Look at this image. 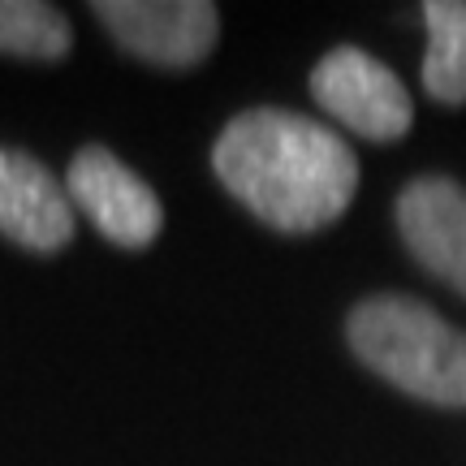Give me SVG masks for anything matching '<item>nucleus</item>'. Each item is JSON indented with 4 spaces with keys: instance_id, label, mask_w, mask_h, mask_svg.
<instances>
[{
    "instance_id": "nucleus-6",
    "label": "nucleus",
    "mask_w": 466,
    "mask_h": 466,
    "mask_svg": "<svg viewBox=\"0 0 466 466\" xmlns=\"http://www.w3.org/2000/svg\"><path fill=\"white\" fill-rule=\"evenodd\" d=\"M398 233L419 268L466 299V186L415 177L398 195Z\"/></svg>"
},
{
    "instance_id": "nucleus-1",
    "label": "nucleus",
    "mask_w": 466,
    "mask_h": 466,
    "mask_svg": "<svg viewBox=\"0 0 466 466\" xmlns=\"http://www.w3.org/2000/svg\"><path fill=\"white\" fill-rule=\"evenodd\" d=\"M220 186L281 233L333 225L359 190V156L333 126L285 108H250L212 147Z\"/></svg>"
},
{
    "instance_id": "nucleus-8",
    "label": "nucleus",
    "mask_w": 466,
    "mask_h": 466,
    "mask_svg": "<svg viewBox=\"0 0 466 466\" xmlns=\"http://www.w3.org/2000/svg\"><path fill=\"white\" fill-rule=\"evenodd\" d=\"M423 86L441 104H466V0H428Z\"/></svg>"
},
{
    "instance_id": "nucleus-5",
    "label": "nucleus",
    "mask_w": 466,
    "mask_h": 466,
    "mask_svg": "<svg viewBox=\"0 0 466 466\" xmlns=\"http://www.w3.org/2000/svg\"><path fill=\"white\" fill-rule=\"evenodd\" d=\"M69 203H78L86 220L126 250H143L160 238L165 208L126 160H116L108 147H83L69 160Z\"/></svg>"
},
{
    "instance_id": "nucleus-4",
    "label": "nucleus",
    "mask_w": 466,
    "mask_h": 466,
    "mask_svg": "<svg viewBox=\"0 0 466 466\" xmlns=\"http://www.w3.org/2000/svg\"><path fill=\"white\" fill-rule=\"evenodd\" d=\"M91 14L130 56L165 69L199 66L220 35V14L208 0H96Z\"/></svg>"
},
{
    "instance_id": "nucleus-3",
    "label": "nucleus",
    "mask_w": 466,
    "mask_h": 466,
    "mask_svg": "<svg viewBox=\"0 0 466 466\" xmlns=\"http://www.w3.org/2000/svg\"><path fill=\"white\" fill-rule=\"evenodd\" d=\"M311 96L346 130L371 143H393L410 130L415 104L393 69L363 48H333L311 69Z\"/></svg>"
},
{
    "instance_id": "nucleus-9",
    "label": "nucleus",
    "mask_w": 466,
    "mask_h": 466,
    "mask_svg": "<svg viewBox=\"0 0 466 466\" xmlns=\"http://www.w3.org/2000/svg\"><path fill=\"white\" fill-rule=\"evenodd\" d=\"M69 22L56 5L0 0V52L26 61H61L69 52Z\"/></svg>"
},
{
    "instance_id": "nucleus-7",
    "label": "nucleus",
    "mask_w": 466,
    "mask_h": 466,
    "mask_svg": "<svg viewBox=\"0 0 466 466\" xmlns=\"http://www.w3.org/2000/svg\"><path fill=\"white\" fill-rule=\"evenodd\" d=\"M0 233L35 255H52L74 238L69 190L31 151L0 147Z\"/></svg>"
},
{
    "instance_id": "nucleus-2",
    "label": "nucleus",
    "mask_w": 466,
    "mask_h": 466,
    "mask_svg": "<svg viewBox=\"0 0 466 466\" xmlns=\"http://www.w3.org/2000/svg\"><path fill=\"white\" fill-rule=\"evenodd\" d=\"M346 341L367 371L432 406H466V333L410 294H371L346 319Z\"/></svg>"
}]
</instances>
